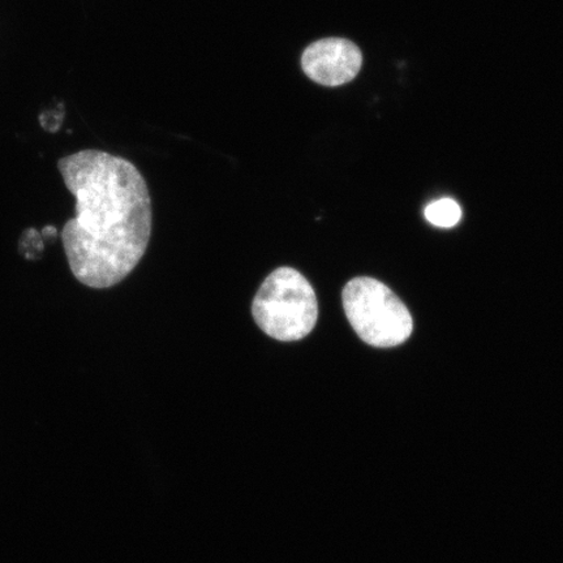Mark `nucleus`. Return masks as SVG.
<instances>
[{
  "label": "nucleus",
  "instance_id": "1",
  "mask_svg": "<svg viewBox=\"0 0 563 563\" xmlns=\"http://www.w3.org/2000/svg\"><path fill=\"white\" fill-rule=\"evenodd\" d=\"M76 199V217L62 231L75 278L110 288L129 277L144 257L152 235L150 191L137 167L101 151H81L58 162Z\"/></svg>",
  "mask_w": 563,
  "mask_h": 563
},
{
  "label": "nucleus",
  "instance_id": "2",
  "mask_svg": "<svg viewBox=\"0 0 563 563\" xmlns=\"http://www.w3.org/2000/svg\"><path fill=\"white\" fill-rule=\"evenodd\" d=\"M252 317L273 340L298 342L312 333L319 319V302L300 272L282 266L258 288L252 301Z\"/></svg>",
  "mask_w": 563,
  "mask_h": 563
},
{
  "label": "nucleus",
  "instance_id": "3",
  "mask_svg": "<svg viewBox=\"0 0 563 563\" xmlns=\"http://www.w3.org/2000/svg\"><path fill=\"white\" fill-rule=\"evenodd\" d=\"M344 313L352 329L369 346H399L411 336L410 311L389 287L377 279L357 277L343 288Z\"/></svg>",
  "mask_w": 563,
  "mask_h": 563
},
{
  "label": "nucleus",
  "instance_id": "4",
  "mask_svg": "<svg viewBox=\"0 0 563 563\" xmlns=\"http://www.w3.org/2000/svg\"><path fill=\"white\" fill-rule=\"evenodd\" d=\"M363 66V54L354 42L323 38L312 42L301 54V68L308 79L323 87H341L354 80Z\"/></svg>",
  "mask_w": 563,
  "mask_h": 563
},
{
  "label": "nucleus",
  "instance_id": "5",
  "mask_svg": "<svg viewBox=\"0 0 563 563\" xmlns=\"http://www.w3.org/2000/svg\"><path fill=\"white\" fill-rule=\"evenodd\" d=\"M426 218L433 227L450 229L460 223L462 209L453 199H441L429 203Z\"/></svg>",
  "mask_w": 563,
  "mask_h": 563
},
{
  "label": "nucleus",
  "instance_id": "6",
  "mask_svg": "<svg viewBox=\"0 0 563 563\" xmlns=\"http://www.w3.org/2000/svg\"><path fill=\"white\" fill-rule=\"evenodd\" d=\"M42 251H44L42 234L34 229L26 230L20 239V252L26 258L37 260L42 256Z\"/></svg>",
  "mask_w": 563,
  "mask_h": 563
}]
</instances>
